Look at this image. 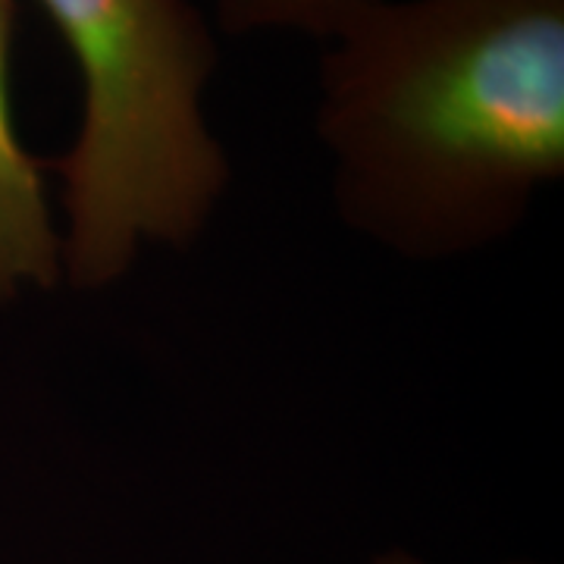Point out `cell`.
I'll list each match as a JSON object with an SVG mask.
<instances>
[{"instance_id": "obj_1", "label": "cell", "mask_w": 564, "mask_h": 564, "mask_svg": "<svg viewBox=\"0 0 564 564\" xmlns=\"http://www.w3.org/2000/svg\"><path fill=\"white\" fill-rule=\"evenodd\" d=\"M326 44L317 139L367 242L458 261L564 176V0H377Z\"/></svg>"}, {"instance_id": "obj_2", "label": "cell", "mask_w": 564, "mask_h": 564, "mask_svg": "<svg viewBox=\"0 0 564 564\" xmlns=\"http://www.w3.org/2000/svg\"><path fill=\"white\" fill-rule=\"evenodd\" d=\"M82 82L61 180L63 280L104 292L144 248H188L232 182L204 113L217 41L192 0H39Z\"/></svg>"}, {"instance_id": "obj_3", "label": "cell", "mask_w": 564, "mask_h": 564, "mask_svg": "<svg viewBox=\"0 0 564 564\" xmlns=\"http://www.w3.org/2000/svg\"><path fill=\"white\" fill-rule=\"evenodd\" d=\"M17 0H0V304L47 292L63 280L61 226L47 198V161L20 139L10 98Z\"/></svg>"}, {"instance_id": "obj_4", "label": "cell", "mask_w": 564, "mask_h": 564, "mask_svg": "<svg viewBox=\"0 0 564 564\" xmlns=\"http://www.w3.org/2000/svg\"><path fill=\"white\" fill-rule=\"evenodd\" d=\"M370 3L377 0H214V13L229 35L292 32L329 41Z\"/></svg>"}, {"instance_id": "obj_5", "label": "cell", "mask_w": 564, "mask_h": 564, "mask_svg": "<svg viewBox=\"0 0 564 564\" xmlns=\"http://www.w3.org/2000/svg\"><path fill=\"white\" fill-rule=\"evenodd\" d=\"M373 564H430V562L421 558V555H414V552H408V549H386V552H380V555L373 558Z\"/></svg>"}]
</instances>
